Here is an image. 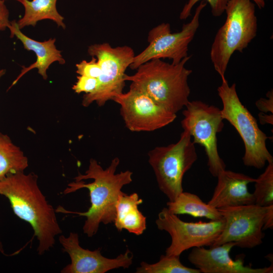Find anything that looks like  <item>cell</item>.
<instances>
[{
  "mask_svg": "<svg viewBox=\"0 0 273 273\" xmlns=\"http://www.w3.org/2000/svg\"><path fill=\"white\" fill-rule=\"evenodd\" d=\"M252 1L256 6H257L259 9H261L265 6V3L264 0H251Z\"/></svg>",
  "mask_w": 273,
  "mask_h": 273,
  "instance_id": "obj_30",
  "label": "cell"
},
{
  "mask_svg": "<svg viewBox=\"0 0 273 273\" xmlns=\"http://www.w3.org/2000/svg\"><path fill=\"white\" fill-rule=\"evenodd\" d=\"M0 252L4 254H5L4 247H3L2 242L1 240V237H0Z\"/></svg>",
  "mask_w": 273,
  "mask_h": 273,
  "instance_id": "obj_31",
  "label": "cell"
},
{
  "mask_svg": "<svg viewBox=\"0 0 273 273\" xmlns=\"http://www.w3.org/2000/svg\"><path fill=\"white\" fill-rule=\"evenodd\" d=\"M136 273H200L197 268H190L183 265L179 256L162 255L159 260L149 264L142 261L136 269Z\"/></svg>",
  "mask_w": 273,
  "mask_h": 273,
  "instance_id": "obj_21",
  "label": "cell"
},
{
  "mask_svg": "<svg viewBox=\"0 0 273 273\" xmlns=\"http://www.w3.org/2000/svg\"><path fill=\"white\" fill-rule=\"evenodd\" d=\"M28 166L27 157L7 134L0 132V180L7 175L24 171Z\"/></svg>",
  "mask_w": 273,
  "mask_h": 273,
  "instance_id": "obj_20",
  "label": "cell"
},
{
  "mask_svg": "<svg viewBox=\"0 0 273 273\" xmlns=\"http://www.w3.org/2000/svg\"><path fill=\"white\" fill-rule=\"evenodd\" d=\"M217 183L211 199L207 203L217 209L254 204L252 193L248 189L256 178L241 173L221 170L217 176Z\"/></svg>",
  "mask_w": 273,
  "mask_h": 273,
  "instance_id": "obj_15",
  "label": "cell"
},
{
  "mask_svg": "<svg viewBox=\"0 0 273 273\" xmlns=\"http://www.w3.org/2000/svg\"><path fill=\"white\" fill-rule=\"evenodd\" d=\"M255 6L251 0H229L226 5L225 21L216 33L210 53L213 67L221 79L225 78L233 53H242L256 36Z\"/></svg>",
  "mask_w": 273,
  "mask_h": 273,
  "instance_id": "obj_4",
  "label": "cell"
},
{
  "mask_svg": "<svg viewBox=\"0 0 273 273\" xmlns=\"http://www.w3.org/2000/svg\"><path fill=\"white\" fill-rule=\"evenodd\" d=\"M267 98H260L256 103V106L261 112L273 113V92L270 90L266 94Z\"/></svg>",
  "mask_w": 273,
  "mask_h": 273,
  "instance_id": "obj_26",
  "label": "cell"
},
{
  "mask_svg": "<svg viewBox=\"0 0 273 273\" xmlns=\"http://www.w3.org/2000/svg\"><path fill=\"white\" fill-rule=\"evenodd\" d=\"M142 203L143 200L136 193L129 195L123 193L119 196L114 221L118 231L125 229L138 236L144 233L146 229V217L138 209Z\"/></svg>",
  "mask_w": 273,
  "mask_h": 273,
  "instance_id": "obj_17",
  "label": "cell"
},
{
  "mask_svg": "<svg viewBox=\"0 0 273 273\" xmlns=\"http://www.w3.org/2000/svg\"><path fill=\"white\" fill-rule=\"evenodd\" d=\"M14 1H18V0H14Z\"/></svg>",
  "mask_w": 273,
  "mask_h": 273,
  "instance_id": "obj_33",
  "label": "cell"
},
{
  "mask_svg": "<svg viewBox=\"0 0 273 273\" xmlns=\"http://www.w3.org/2000/svg\"><path fill=\"white\" fill-rule=\"evenodd\" d=\"M76 72L79 75L98 78L101 73V68L97 59L92 57L89 61L82 60L75 65Z\"/></svg>",
  "mask_w": 273,
  "mask_h": 273,
  "instance_id": "obj_24",
  "label": "cell"
},
{
  "mask_svg": "<svg viewBox=\"0 0 273 273\" xmlns=\"http://www.w3.org/2000/svg\"><path fill=\"white\" fill-rule=\"evenodd\" d=\"M59 241L71 260L61 273H105L120 267L128 268L132 263L133 256L128 249L115 258H108L102 255L100 248L93 251L83 248L76 233L70 232L68 237L61 234Z\"/></svg>",
  "mask_w": 273,
  "mask_h": 273,
  "instance_id": "obj_13",
  "label": "cell"
},
{
  "mask_svg": "<svg viewBox=\"0 0 273 273\" xmlns=\"http://www.w3.org/2000/svg\"><path fill=\"white\" fill-rule=\"evenodd\" d=\"M24 8V14L17 22L20 29L29 26L35 27L41 20L49 19L55 22L58 27L66 28L64 18L58 12L57 0H18Z\"/></svg>",
  "mask_w": 273,
  "mask_h": 273,
  "instance_id": "obj_18",
  "label": "cell"
},
{
  "mask_svg": "<svg viewBox=\"0 0 273 273\" xmlns=\"http://www.w3.org/2000/svg\"><path fill=\"white\" fill-rule=\"evenodd\" d=\"M37 180L34 173L10 174L0 180V195L9 200L14 213L32 227L38 242L37 253L42 255L54 247L62 230L56 209L47 200Z\"/></svg>",
  "mask_w": 273,
  "mask_h": 273,
  "instance_id": "obj_2",
  "label": "cell"
},
{
  "mask_svg": "<svg viewBox=\"0 0 273 273\" xmlns=\"http://www.w3.org/2000/svg\"><path fill=\"white\" fill-rule=\"evenodd\" d=\"M120 163L118 157H115L106 169L92 158L85 173H78L74 178L75 181L69 183L63 193H74L85 188L88 190L90 206L86 211L77 212L66 210L58 206L56 213L75 214L86 217L83 232L88 237L95 235L100 224L114 222L116 217V206L119 196L123 193V186L130 184L132 172L128 170L116 173Z\"/></svg>",
  "mask_w": 273,
  "mask_h": 273,
  "instance_id": "obj_1",
  "label": "cell"
},
{
  "mask_svg": "<svg viewBox=\"0 0 273 273\" xmlns=\"http://www.w3.org/2000/svg\"><path fill=\"white\" fill-rule=\"evenodd\" d=\"M87 53L97 59L101 73L98 78L97 88L92 93L84 95L82 105L88 107L95 102L101 107L123 93L125 72L133 61L134 52L129 46L112 47L104 42L89 46Z\"/></svg>",
  "mask_w": 273,
  "mask_h": 273,
  "instance_id": "obj_7",
  "label": "cell"
},
{
  "mask_svg": "<svg viewBox=\"0 0 273 273\" xmlns=\"http://www.w3.org/2000/svg\"><path fill=\"white\" fill-rule=\"evenodd\" d=\"M156 224L159 230L167 232L171 238L165 255L179 256L190 248L211 246L221 232L224 220L186 222L164 207L158 213Z\"/></svg>",
  "mask_w": 273,
  "mask_h": 273,
  "instance_id": "obj_10",
  "label": "cell"
},
{
  "mask_svg": "<svg viewBox=\"0 0 273 273\" xmlns=\"http://www.w3.org/2000/svg\"><path fill=\"white\" fill-rule=\"evenodd\" d=\"M234 242L210 246L193 248L188 256L189 261L203 273H272V265L268 267L253 268L246 266L242 258L233 260L230 256Z\"/></svg>",
  "mask_w": 273,
  "mask_h": 273,
  "instance_id": "obj_14",
  "label": "cell"
},
{
  "mask_svg": "<svg viewBox=\"0 0 273 273\" xmlns=\"http://www.w3.org/2000/svg\"><path fill=\"white\" fill-rule=\"evenodd\" d=\"M10 24L9 11L5 1L0 0V31H4L8 28Z\"/></svg>",
  "mask_w": 273,
  "mask_h": 273,
  "instance_id": "obj_27",
  "label": "cell"
},
{
  "mask_svg": "<svg viewBox=\"0 0 273 273\" xmlns=\"http://www.w3.org/2000/svg\"><path fill=\"white\" fill-rule=\"evenodd\" d=\"M221 80L217 93L222 103V117L235 127L244 143V164L261 169L266 162H273L266 147V142L269 138L259 128L256 119L240 101L236 83L230 86L225 78Z\"/></svg>",
  "mask_w": 273,
  "mask_h": 273,
  "instance_id": "obj_5",
  "label": "cell"
},
{
  "mask_svg": "<svg viewBox=\"0 0 273 273\" xmlns=\"http://www.w3.org/2000/svg\"><path fill=\"white\" fill-rule=\"evenodd\" d=\"M207 5L201 1L191 20L183 25L181 30L171 33L169 23H162L149 32L148 47L135 55L129 67L136 69L141 65L151 60L168 58L177 64L188 56V47L199 26L200 14Z\"/></svg>",
  "mask_w": 273,
  "mask_h": 273,
  "instance_id": "obj_9",
  "label": "cell"
},
{
  "mask_svg": "<svg viewBox=\"0 0 273 273\" xmlns=\"http://www.w3.org/2000/svg\"><path fill=\"white\" fill-rule=\"evenodd\" d=\"M260 122L262 125L266 123L271 124L273 123V115L272 114L267 115L263 112H260L258 114Z\"/></svg>",
  "mask_w": 273,
  "mask_h": 273,
  "instance_id": "obj_29",
  "label": "cell"
},
{
  "mask_svg": "<svg viewBox=\"0 0 273 273\" xmlns=\"http://www.w3.org/2000/svg\"><path fill=\"white\" fill-rule=\"evenodd\" d=\"M98 85V78L78 75L77 81L72 86V89L77 94L84 93L85 94H88L94 92Z\"/></svg>",
  "mask_w": 273,
  "mask_h": 273,
  "instance_id": "obj_25",
  "label": "cell"
},
{
  "mask_svg": "<svg viewBox=\"0 0 273 273\" xmlns=\"http://www.w3.org/2000/svg\"><path fill=\"white\" fill-rule=\"evenodd\" d=\"M185 108L183 111L181 127L193 138L195 144L204 147L209 171L216 177L226 167L217 150V134L222 130L224 126L221 109L200 100L189 101Z\"/></svg>",
  "mask_w": 273,
  "mask_h": 273,
  "instance_id": "obj_8",
  "label": "cell"
},
{
  "mask_svg": "<svg viewBox=\"0 0 273 273\" xmlns=\"http://www.w3.org/2000/svg\"><path fill=\"white\" fill-rule=\"evenodd\" d=\"M267 206L255 204L218 209L224 220L223 229L211 246L234 242L242 248L262 243L263 226Z\"/></svg>",
  "mask_w": 273,
  "mask_h": 273,
  "instance_id": "obj_11",
  "label": "cell"
},
{
  "mask_svg": "<svg viewBox=\"0 0 273 273\" xmlns=\"http://www.w3.org/2000/svg\"><path fill=\"white\" fill-rule=\"evenodd\" d=\"M195 145L189 133L184 130L176 143L156 147L148 153L159 188L170 201L183 192L184 175L198 159Z\"/></svg>",
  "mask_w": 273,
  "mask_h": 273,
  "instance_id": "obj_6",
  "label": "cell"
},
{
  "mask_svg": "<svg viewBox=\"0 0 273 273\" xmlns=\"http://www.w3.org/2000/svg\"><path fill=\"white\" fill-rule=\"evenodd\" d=\"M273 228V205L267 206V211L264 217L263 230Z\"/></svg>",
  "mask_w": 273,
  "mask_h": 273,
  "instance_id": "obj_28",
  "label": "cell"
},
{
  "mask_svg": "<svg viewBox=\"0 0 273 273\" xmlns=\"http://www.w3.org/2000/svg\"><path fill=\"white\" fill-rule=\"evenodd\" d=\"M8 29L10 30L11 38L15 36L22 42L25 50L33 51L36 56V60L34 63L27 67H22L20 73L9 89L15 85L23 75L33 69H37L38 74L44 80H47V70L52 64L55 62L62 65L65 63L61 52L56 47V38H51L43 41L34 40L22 32L16 20L10 21Z\"/></svg>",
  "mask_w": 273,
  "mask_h": 273,
  "instance_id": "obj_16",
  "label": "cell"
},
{
  "mask_svg": "<svg viewBox=\"0 0 273 273\" xmlns=\"http://www.w3.org/2000/svg\"><path fill=\"white\" fill-rule=\"evenodd\" d=\"M112 100L120 105L125 126L131 131H152L169 124L176 118V114L131 86L127 92L116 96Z\"/></svg>",
  "mask_w": 273,
  "mask_h": 273,
  "instance_id": "obj_12",
  "label": "cell"
},
{
  "mask_svg": "<svg viewBox=\"0 0 273 273\" xmlns=\"http://www.w3.org/2000/svg\"><path fill=\"white\" fill-rule=\"evenodd\" d=\"M191 58L187 56L177 64L161 59L150 60L141 65L132 75L125 74L130 86L146 93L156 103L176 114L187 105L191 90L188 80L192 70L185 67Z\"/></svg>",
  "mask_w": 273,
  "mask_h": 273,
  "instance_id": "obj_3",
  "label": "cell"
},
{
  "mask_svg": "<svg viewBox=\"0 0 273 273\" xmlns=\"http://www.w3.org/2000/svg\"><path fill=\"white\" fill-rule=\"evenodd\" d=\"M267 164L264 172L256 178L252 193L254 204L263 207L273 205V162Z\"/></svg>",
  "mask_w": 273,
  "mask_h": 273,
  "instance_id": "obj_22",
  "label": "cell"
},
{
  "mask_svg": "<svg viewBox=\"0 0 273 273\" xmlns=\"http://www.w3.org/2000/svg\"><path fill=\"white\" fill-rule=\"evenodd\" d=\"M167 208L175 215L188 214L193 217H206L210 220L221 219L222 216L219 210L203 202L195 194L181 193L176 199L169 201Z\"/></svg>",
  "mask_w": 273,
  "mask_h": 273,
  "instance_id": "obj_19",
  "label": "cell"
},
{
  "mask_svg": "<svg viewBox=\"0 0 273 273\" xmlns=\"http://www.w3.org/2000/svg\"><path fill=\"white\" fill-rule=\"evenodd\" d=\"M6 70L5 69H0V79L1 77L5 75L6 73Z\"/></svg>",
  "mask_w": 273,
  "mask_h": 273,
  "instance_id": "obj_32",
  "label": "cell"
},
{
  "mask_svg": "<svg viewBox=\"0 0 273 273\" xmlns=\"http://www.w3.org/2000/svg\"><path fill=\"white\" fill-rule=\"evenodd\" d=\"M201 1L208 3L211 8L212 15L218 17L224 12L229 0H188L180 13L179 19L180 20L187 19L191 15L194 6Z\"/></svg>",
  "mask_w": 273,
  "mask_h": 273,
  "instance_id": "obj_23",
  "label": "cell"
}]
</instances>
